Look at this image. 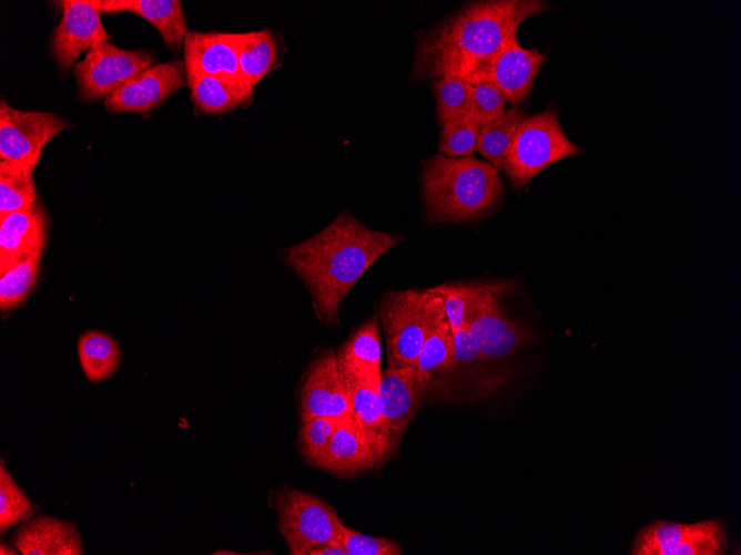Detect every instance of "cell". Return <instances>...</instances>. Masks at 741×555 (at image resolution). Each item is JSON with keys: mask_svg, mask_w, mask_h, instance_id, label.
Masks as SVG:
<instances>
[{"mask_svg": "<svg viewBox=\"0 0 741 555\" xmlns=\"http://www.w3.org/2000/svg\"><path fill=\"white\" fill-rule=\"evenodd\" d=\"M551 8L541 0H483L464 4L419 38L413 79L456 76L470 84L485 83L495 58L522 21Z\"/></svg>", "mask_w": 741, "mask_h": 555, "instance_id": "6da1fadb", "label": "cell"}, {"mask_svg": "<svg viewBox=\"0 0 741 555\" xmlns=\"http://www.w3.org/2000/svg\"><path fill=\"white\" fill-rule=\"evenodd\" d=\"M402 239L342 214L319 233L283 249L282 260L309 292L318 318L326 325L338 323V309L348 291Z\"/></svg>", "mask_w": 741, "mask_h": 555, "instance_id": "7a4b0ae2", "label": "cell"}, {"mask_svg": "<svg viewBox=\"0 0 741 555\" xmlns=\"http://www.w3.org/2000/svg\"><path fill=\"white\" fill-rule=\"evenodd\" d=\"M420 182L426 218L433 224L478 219L494 212L504 197L499 171L474 155L439 153L424 162Z\"/></svg>", "mask_w": 741, "mask_h": 555, "instance_id": "3957f363", "label": "cell"}, {"mask_svg": "<svg viewBox=\"0 0 741 555\" xmlns=\"http://www.w3.org/2000/svg\"><path fill=\"white\" fill-rule=\"evenodd\" d=\"M387 367H414L422 346L445 316L443 298L426 289L387 291L376 306Z\"/></svg>", "mask_w": 741, "mask_h": 555, "instance_id": "277c9868", "label": "cell"}, {"mask_svg": "<svg viewBox=\"0 0 741 555\" xmlns=\"http://www.w3.org/2000/svg\"><path fill=\"white\" fill-rule=\"evenodd\" d=\"M565 134L555 109L529 115L518 127L501 169L514 188L528 185L542 169L560 160L581 154Z\"/></svg>", "mask_w": 741, "mask_h": 555, "instance_id": "5b68a950", "label": "cell"}, {"mask_svg": "<svg viewBox=\"0 0 741 555\" xmlns=\"http://www.w3.org/2000/svg\"><path fill=\"white\" fill-rule=\"evenodd\" d=\"M277 530L292 555H308L316 546L342 542L344 524L336 511L315 495L283 485L272 493Z\"/></svg>", "mask_w": 741, "mask_h": 555, "instance_id": "8992f818", "label": "cell"}, {"mask_svg": "<svg viewBox=\"0 0 741 555\" xmlns=\"http://www.w3.org/2000/svg\"><path fill=\"white\" fill-rule=\"evenodd\" d=\"M154 56L145 50H124L101 42L74 65L78 93L87 102L106 99L132 76L149 68Z\"/></svg>", "mask_w": 741, "mask_h": 555, "instance_id": "52a82bcc", "label": "cell"}, {"mask_svg": "<svg viewBox=\"0 0 741 555\" xmlns=\"http://www.w3.org/2000/svg\"><path fill=\"white\" fill-rule=\"evenodd\" d=\"M512 288L509 281L494 282L464 326L488 363L507 359L526 342L538 339L536 333L516 323L500 309L501 297Z\"/></svg>", "mask_w": 741, "mask_h": 555, "instance_id": "ba28073f", "label": "cell"}, {"mask_svg": "<svg viewBox=\"0 0 741 555\" xmlns=\"http://www.w3.org/2000/svg\"><path fill=\"white\" fill-rule=\"evenodd\" d=\"M68 127L50 112L21 111L0 101V160L35 167L47 143Z\"/></svg>", "mask_w": 741, "mask_h": 555, "instance_id": "9c48e42d", "label": "cell"}, {"mask_svg": "<svg viewBox=\"0 0 741 555\" xmlns=\"http://www.w3.org/2000/svg\"><path fill=\"white\" fill-rule=\"evenodd\" d=\"M63 16L50 39V51L58 68L68 72L82 52L111 37L101 21L99 0L61 1Z\"/></svg>", "mask_w": 741, "mask_h": 555, "instance_id": "30bf717a", "label": "cell"}, {"mask_svg": "<svg viewBox=\"0 0 741 555\" xmlns=\"http://www.w3.org/2000/svg\"><path fill=\"white\" fill-rule=\"evenodd\" d=\"M301 422L315 417L351 418L352 408L336 353L324 351L306 369L298 394Z\"/></svg>", "mask_w": 741, "mask_h": 555, "instance_id": "8fae6325", "label": "cell"}, {"mask_svg": "<svg viewBox=\"0 0 741 555\" xmlns=\"http://www.w3.org/2000/svg\"><path fill=\"white\" fill-rule=\"evenodd\" d=\"M432 386L433 381L415 367H388L382 371L379 395L395 451Z\"/></svg>", "mask_w": 741, "mask_h": 555, "instance_id": "7c38bea8", "label": "cell"}, {"mask_svg": "<svg viewBox=\"0 0 741 555\" xmlns=\"http://www.w3.org/2000/svg\"><path fill=\"white\" fill-rule=\"evenodd\" d=\"M187 84L183 61L172 60L151 65L126 81L104 100V106L113 113H146Z\"/></svg>", "mask_w": 741, "mask_h": 555, "instance_id": "4fadbf2b", "label": "cell"}, {"mask_svg": "<svg viewBox=\"0 0 741 555\" xmlns=\"http://www.w3.org/2000/svg\"><path fill=\"white\" fill-rule=\"evenodd\" d=\"M548 58V52L526 49L512 34L495 58L486 82L494 84L506 103L520 105L531 92L535 79Z\"/></svg>", "mask_w": 741, "mask_h": 555, "instance_id": "5bb4252c", "label": "cell"}, {"mask_svg": "<svg viewBox=\"0 0 741 555\" xmlns=\"http://www.w3.org/2000/svg\"><path fill=\"white\" fill-rule=\"evenodd\" d=\"M183 48L187 78L213 75L244 83L238 69L237 33L191 31Z\"/></svg>", "mask_w": 741, "mask_h": 555, "instance_id": "9a60e30c", "label": "cell"}, {"mask_svg": "<svg viewBox=\"0 0 741 555\" xmlns=\"http://www.w3.org/2000/svg\"><path fill=\"white\" fill-rule=\"evenodd\" d=\"M10 543L22 555H82V537L70 521L38 513L21 523Z\"/></svg>", "mask_w": 741, "mask_h": 555, "instance_id": "2e32d148", "label": "cell"}, {"mask_svg": "<svg viewBox=\"0 0 741 555\" xmlns=\"http://www.w3.org/2000/svg\"><path fill=\"white\" fill-rule=\"evenodd\" d=\"M50 219L40 201L0 216V269L33 251L44 250Z\"/></svg>", "mask_w": 741, "mask_h": 555, "instance_id": "e0dca14e", "label": "cell"}, {"mask_svg": "<svg viewBox=\"0 0 741 555\" xmlns=\"http://www.w3.org/2000/svg\"><path fill=\"white\" fill-rule=\"evenodd\" d=\"M383 463L378 449L368 441L352 418H347L333 434L319 469L347 477Z\"/></svg>", "mask_w": 741, "mask_h": 555, "instance_id": "ac0fdd59", "label": "cell"}, {"mask_svg": "<svg viewBox=\"0 0 741 555\" xmlns=\"http://www.w3.org/2000/svg\"><path fill=\"white\" fill-rule=\"evenodd\" d=\"M352 408V420L365 436L379 451L385 462L395 454L388 428L383 413L379 395V382L359 378L344 377Z\"/></svg>", "mask_w": 741, "mask_h": 555, "instance_id": "d6986e66", "label": "cell"}, {"mask_svg": "<svg viewBox=\"0 0 741 555\" xmlns=\"http://www.w3.org/2000/svg\"><path fill=\"white\" fill-rule=\"evenodd\" d=\"M105 13L132 12L152 23L163 38L165 45L180 50L184 44L187 27L177 0H99Z\"/></svg>", "mask_w": 741, "mask_h": 555, "instance_id": "ffe728a7", "label": "cell"}, {"mask_svg": "<svg viewBox=\"0 0 741 555\" xmlns=\"http://www.w3.org/2000/svg\"><path fill=\"white\" fill-rule=\"evenodd\" d=\"M343 377H359L379 382L382 348L378 320L370 317L358 326L336 352Z\"/></svg>", "mask_w": 741, "mask_h": 555, "instance_id": "44dd1931", "label": "cell"}, {"mask_svg": "<svg viewBox=\"0 0 741 555\" xmlns=\"http://www.w3.org/2000/svg\"><path fill=\"white\" fill-rule=\"evenodd\" d=\"M192 102L205 114H221L238 107L252 97L254 89L232 80L195 75L187 78Z\"/></svg>", "mask_w": 741, "mask_h": 555, "instance_id": "7402d4cb", "label": "cell"}, {"mask_svg": "<svg viewBox=\"0 0 741 555\" xmlns=\"http://www.w3.org/2000/svg\"><path fill=\"white\" fill-rule=\"evenodd\" d=\"M78 357L87 379L93 383L112 377L122 361L118 341L101 330H87L79 337Z\"/></svg>", "mask_w": 741, "mask_h": 555, "instance_id": "603a6c76", "label": "cell"}, {"mask_svg": "<svg viewBox=\"0 0 741 555\" xmlns=\"http://www.w3.org/2000/svg\"><path fill=\"white\" fill-rule=\"evenodd\" d=\"M238 69L243 82L252 89L273 70L278 47L274 34L265 29L237 33Z\"/></svg>", "mask_w": 741, "mask_h": 555, "instance_id": "cb8c5ba5", "label": "cell"}, {"mask_svg": "<svg viewBox=\"0 0 741 555\" xmlns=\"http://www.w3.org/2000/svg\"><path fill=\"white\" fill-rule=\"evenodd\" d=\"M44 250L26 255L0 269V309L9 312L33 291Z\"/></svg>", "mask_w": 741, "mask_h": 555, "instance_id": "d4e9b609", "label": "cell"}, {"mask_svg": "<svg viewBox=\"0 0 741 555\" xmlns=\"http://www.w3.org/2000/svg\"><path fill=\"white\" fill-rule=\"evenodd\" d=\"M528 116L529 112L526 107L512 105L499 119L483 125L479 130L476 152L497 171H500L518 127Z\"/></svg>", "mask_w": 741, "mask_h": 555, "instance_id": "484cf974", "label": "cell"}, {"mask_svg": "<svg viewBox=\"0 0 741 555\" xmlns=\"http://www.w3.org/2000/svg\"><path fill=\"white\" fill-rule=\"evenodd\" d=\"M33 172L27 164L0 160V216L28 208L39 201Z\"/></svg>", "mask_w": 741, "mask_h": 555, "instance_id": "4316f807", "label": "cell"}, {"mask_svg": "<svg viewBox=\"0 0 741 555\" xmlns=\"http://www.w3.org/2000/svg\"><path fill=\"white\" fill-rule=\"evenodd\" d=\"M493 284H446L429 289L443 298L445 316L453 331H456L465 326L467 317L490 290Z\"/></svg>", "mask_w": 741, "mask_h": 555, "instance_id": "83f0119b", "label": "cell"}, {"mask_svg": "<svg viewBox=\"0 0 741 555\" xmlns=\"http://www.w3.org/2000/svg\"><path fill=\"white\" fill-rule=\"evenodd\" d=\"M454 354V331L444 316L426 337L415 368L432 381L436 372L449 370Z\"/></svg>", "mask_w": 741, "mask_h": 555, "instance_id": "f1b7e54d", "label": "cell"}, {"mask_svg": "<svg viewBox=\"0 0 741 555\" xmlns=\"http://www.w3.org/2000/svg\"><path fill=\"white\" fill-rule=\"evenodd\" d=\"M26 492L13 480L10 471L0 464V533L3 536L11 527L33 517L38 511Z\"/></svg>", "mask_w": 741, "mask_h": 555, "instance_id": "f546056e", "label": "cell"}, {"mask_svg": "<svg viewBox=\"0 0 741 555\" xmlns=\"http://www.w3.org/2000/svg\"><path fill=\"white\" fill-rule=\"evenodd\" d=\"M693 524L657 521L643 527L633 542L632 555H672Z\"/></svg>", "mask_w": 741, "mask_h": 555, "instance_id": "4dcf8cb0", "label": "cell"}, {"mask_svg": "<svg viewBox=\"0 0 741 555\" xmlns=\"http://www.w3.org/2000/svg\"><path fill=\"white\" fill-rule=\"evenodd\" d=\"M471 86L473 84L456 76L434 79L433 89L436 97V113L439 125L446 121L468 115Z\"/></svg>", "mask_w": 741, "mask_h": 555, "instance_id": "1f68e13d", "label": "cell"}, {"mask_svg": "<svg viewBox=\"0 0 741 555\" xmlns=\"http://www.w3.org/2000/svg\"><path fill=\"white\" fill-rule=\"evenodd\" d=\"M347 418L315 417L301 422L298 446L303 458L319 467L333 434Z\"/></svg>", "mask_w": 741, "mask_h": 555, "instance_id": "d6a6232c", "label": "cell"}, {"mask_svg": "<svg viewBox=\"0 0 741 555\" xmlns=\"http://www.w3.org/2000/svg\"><path fill=\"white\" fill-rule=\"evenodd\" d=\"M438 151L451 157L470 156L476 152L480 125L469 116L453 119L443 123Z\"/></svg>", "mask_w": 741, "mask_h": 555, "instance_id": "836d02e7", "label": "cell"}, {"mask_svg": "<svg viewBox=\"0 0 741 555\" xmlns=\"http://www.w3.org/2000/svg\"><path fill=\"white\" fill-rule=\"evenodd\" d=\"M727 533L715 520L694 523L672 555H720L724 552Z\"/></svg>", "mask_w": 741, "mask_h": 555, "instance_id": "e575fe53", "label": "cell"}, {"mask_svg": "<svg viewBox=\"0 0 741 555\" xmlns=\"http://www.w3.org/2000/svg\"><path fill=\"white\" fill-rule=\"evenodd\" d=\"M506 101L491 83L473 84L470 110L467 116L480 126L499 119L506 112Z\"/></svg>", "mask_w": 741, "mask_h": 555, "instance_id": "d590c367", "label": "cell"}, {"mask_svg": "<svg viewBox=\"0 0 741 555\" xmlns=\"http://www.w3.org/2000/svg\"><path fill=\"white\" fill-rule=\"evenodd\" d=\"M342 544L347 555H400L399 544L388 537H374L344 526Z\"/></svg>", "mask_w": 741, "mask_h": 555, "instance_id": "8d00e7d4", "label": "cell"}, {"mask_svg": "<svg viewBox=\"0 0 741 555\" xmlns=\"http://www.w3.org/2000/svg\"><path fill=\"white\" fill-rule=\"evenodd\" d=\"M308 555H347L342 542L331 541L314 547Z\"/></svg>", "mask_w": 741, "mask_h": 555, "instance_id": "74e56055", "label": "cell"}, {"mask_svg": "<svg viewBox=\"0 0 741 555\" xmlns=\"http://www.w3.org/2000/svg\"><path fill=\"white\" fill-rule=\"evenodd\" d=\"M0 554H1V555H6V554H7V555H18V554H19V551H18L11 543H10V544H6V543L1 539V544H0Z\"/></svg>", "mask_w": 741, "mask_h": 555, "instance_id": "f35d334b", "label": "cell"}]
</instances>
